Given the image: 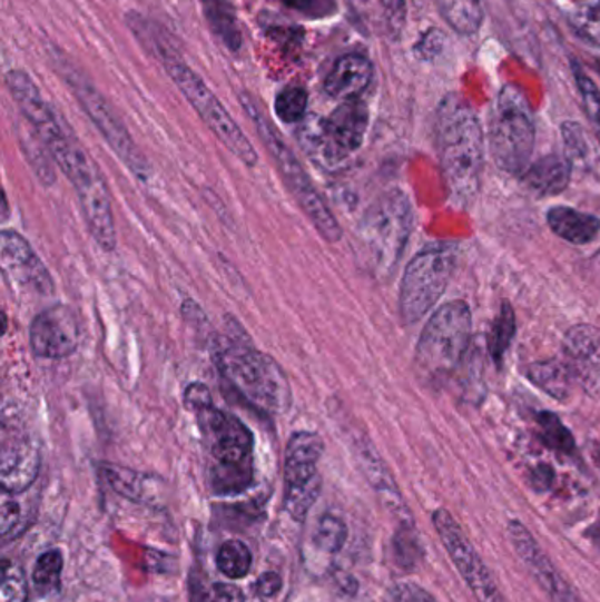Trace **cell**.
I'll list each match as a JSON object with an SVG mask.
<instances>
[{
  "mask_svg": "<svg viewBox=\"0 0 600 602\" xmlns=\"http://www.w3.org/2000/svg\"><path fill=\"white\" fill-rule=\"evenodd\" d=\"M166 69L185 98L189 99L194 110L198 111L203 122L210 127L212 132L232 150L233 156L238 157L248 168H254L259 160L256 148L248 141L244 131L236 126L232 115L227 114L226 108L215 98V93L206 87L205 81L196 77V72L180 60H166Z\"/></svg>",
  "mask_w": 600,
  "mask_h": 602,
  "instance_id": "10",
  "label": "cell"
},
{
  "mask_svg": "<svg viewBox=\"0 0 600 602\" xmlns=\"http://www.w3.org/2000/svg\"><path fill=\"white\" fill-rule=\"evenodd\" d=\"M525 186L538 196H557L571 181V165L560 156H548L527 169Z\"/></svg>",
  "mask_w": 600,
  "mask_h": 602,
  "instance_id": "24",
  "label": "cell"
},
{
  "mask_svg": "<svg viewBox=\"0 0 600 602\" xmlns=\"http://www.w3.org/2000/svg\"><path fill=\"white\" fill-rule=\"evenodd\" d=\"M0 268L17 292L32 296L53 293V278L47 266L39 259L32 245L13 229H4L0 235Z\"/></svg>",
  "mask_w": 600,
  "mask_h": 602,
  "instance_id": "15",
  "label": "cell"
},
{
  "mask_svg": "<svg viewBox=\"0 0 600 602\" xmlns=\"http://www.w3.org/2000/svg\"><path fill=\"white\" fill-rule=\"evenodd\" d=\"M439 540L451 556L458 573L462 574L479 602H508L496 585L495 578L478 555L471 540L447 510H436L432 516Z\"/></svg>",
  "mask_w": 600,
  "mask_h": 602,
  "instance_id": "13",
  "label": "cell"
},
{
  "mask_svg": "<svg viewBox=\"0 0 600 602\" xmlns=\"http://www.w3.org/2000/svg\"><path fill=\"white\" fill-rule=\"evenodd\" d=\"M347 541V525L338 516L324 514L315 531V546L326 553H338Z\"/></svg>",
  "mask_w": 600,
  "mask_h": 602,
  "instance_id": "33",
  "label": "cell"
},
{
  "mask_svg": "<svg viewBox=\"0 0 600 602\" xmlns=\"http://www.w3.org/2000/svg\"><path fill=\"white\" fill-rule=\"evenodd\" d=\"M472 337V314L465 302H451L433 314L421 333L416 371L430 386L444 383L465 358Z\"/></svg>",
  "mask_w": 600,
  "mask_h": 602,
  "instance_id": "5",
  "label": "cell"
},
{
  "mask_svg": "<svg viewBox=\"0 0 600 602\" xmlns=\"http://www.w3.org/2000/svg\"><path fill=\"white\" fill-rule=\"evenodd\" d=\"M63 561L60 552L42 553L36 562L35 571H32V582L39 592H51L59 589L60 574H62Z\"/></svg>",
  "mask_w": 600,
  "mask_h": 602,
  "instance_id": "34",
  "label": "cell"
},
{
  "mask_svg": "<svg viewBox=\"0 0 600 602\" xmlns=\"http://www.w3.org/2000/svg\"><path fill=\"white\" fill-rule=\"evenodd\" d=\"M201 602H245L244 594L235 585L215 583L201 598Z\"/></svg>",
  "mask_w": 600,
  "mask_h": 602,
  "instance_id": "42",
  "label": "cell"
},
{
  "mask_svg": "<svg viewBox=\"0 0 600 602\" xmlns=\"http://www.w3.org/2000/svg\"><path fill=\"white\" fill-rule=\"evenodd\" d=\"M442 17L460 34H474L483 21V8L479 0H436Z\"/></svg>",
  "mask_w": 600,
  "mask_h": 602,
  "instance_id": "27",
  "label": "cell"
},
{
  "mask_svg": "<svg viewBox=\"0 0 600 602\" xmlns=\"http://www.w3.org/2000/svg\"><path fill=\"white\" fill-rule=\"evenodd\" d=\"M360 460H362L363 471H365L366 477L370 483L377 490L384 504L390 507L393 513L399 514L403 522L412 525L411 513H409L407 505L403 502L402 495H400L399 486L391 477L390 471L382 462L381 456L377 455V451L370 446L368 441L360 443Z\"/></svg>",
  "mask_w": 600,
  "mask_h": 602,
  "instance_id": "22",
  "label": "cell"
},
{
  "mask_svg": "<svg viewBox=\"0 0 600 602\" xmlns=\"http://www.w3.org/2000/svg\"><path fill=\"white\" fill-rule=\"evenodd\" d=\"M184 402L198 422L210 456L212 492L226 497L247 492L254 483L253 432L238 417L215 407L205 384H190Z\"/></svg>",
  "mask_w": 600,
  "mask_h": 602,
  "instance_id": "1",
  "label": "cell"
},
{
  "mask_svg": "<svg viewBox=\"0 0 600 602\" xmlns=\"http://www.w3.org/2000/svg\"><path fill=\"white\" fill-rule=\"evenodd\" d=\"M217 368L227 388L259 414L277 416L291 404L289 381L281 365L250 344H226L217 353Z\"/></svg>",
  "mask_w": 600,
  "mask_h": 602,
  "instance_id": "3",
  "label": "cell"
},
{
  "mask_svg": "<svg viewBox=\"0 0 600 602\" xmlns=\"http://www.w3.org/2000/svg\"><path fill=\"white\" fill-rule=\"evenodd\" d=\"M21 520V505L14 499V493L2 492V501H0V534L4 541L11 540L18 535Z\"/></svg>",
  "mask_w": 600,
  "mask_h": 602,
  "instance_id": "37",
  "label": "cell"
},
{
  "mask_svg": "<svg viewBox=\"0 0 600 602\" xmlns=\"http://www.w3.org/2000/svg\"><path fill=\"white\" fill-rule=\"evenodd\" d=\"M508 534L518 556L551 602H583L520 520L509 522Z\"/></svg>",
  "mask_w": 600,
  "mask_h": 602,
  "instance_id": "19",
  "label": "cell"
},
{
  "mask_svg": "<svg viewBox=\"0 0 600 602\" xmlns=\"http://www.w3.org/2000/svg\"><path fill=\"white\" fill-rule=\"evenodd\" d=\"M41 468V453L29 432L9 426L2 428V447H0V485L2 492L23 493L35 485Z\"/></svg>",
  "mask_w": 600,
  "mask_h": 602,
  "instance_id": "18",
  "label": "cell"
},
{
  "mask_svg": "<svg viewBox=\"0 0 600 602\" xmlns=\"http://www.w3.org/2000/svg\"><path fill=\"white\" fill-rule=\"evenodd\" d=\"M571 23L584 41L600 47V8L578 9L572 14Z\"/></svg>",
  "mask_w": 600,
  "mask_h": 602,
  "instance_id": "38",
  "label": "cell"
},
{
  "mask_svg": "<svg viewBox=\"0 0 600 602\" xmlns=\"http://www.w3.org/2000/svg\"><path fill=\"white\" fill-rule=\"evenodd\" d=\"M308 93L303 87H286L275 99V114L282 122L296 124L307 114Z\"/></svg>",
  "mask_w": 600,
  "mask_h": 602,
  "instance_id": "32",
  "label": "cell"
},
{
  "mask_svg": "<svg viewBox=\"0 0 600 602\" xmlns=\"http://www.w3.org/2000/svg\"><path fill=\"white\" fill-rule=\"evenodd\" d=\"M256 586L260 598H273L281 592L282 578L277 573L260 574Z\"/></svg>",
  "mask_w": 600,
  "mask_h": 602,
  "instance_id": "43",
  "label": "cell"
},
{
  "mask_svg": "<svg viewBox=\"0 0 600 602\" xmlns=\"http://www.w3.org/2000/svg\"><path fill=\"white\" fill-rule=\"evenodd\" d=\"M282 4L311 18L332 17L336 11V0H281Z\"/></svg>",
  "mask_w": 600,
  "mask_h": 602,
  "instance_id": "39",
  "label": "cell"
},
{
  "mask_svg": "<svg viewBox=\"0 0 600 602\" xmlns=\"http://www.w3.org/2000/svg\"><path fill=\"white\" fill-rule=\"evenodd\" d=\"M458 261L454 244H433L421 250L405 268L400 289V317L414 325L444 295Z\"/></svg>",
  "mask_w": 600,
  "mask_h": 602,
  "instance_id": "9",
  "label": "cell"
},
{
  "mask_svg": "<svg viewBox=\"0 0 600 602\" xmlns=\"http://www.w3.org/2000/svg\"><path fill=\"white\" fill-rule=\"evenodd\" d=\"M517 335V316L511 305L505 302L500 308L495 323L491 326L490 337H488V351L496 365L502 363L512 338Z\"/></svg>",
  "mask_w": 600,
  "mask_h": 602,
  "instance_id": "29",
  "label": "cell"
},
{
  "mask_svg": "<svg viewBox=\"0 0 600 602\" xmlns=\"http://www.w3.org/2000/svg\"><path fill=\"white\" fill-rule=\"evenodd\" d=\"M101 474L118 495L130 499V501H141L145 493V483L147 477L141 476L138 472L130 468L120 467V465L105 464L101 465Z\"/></svg>",
  "mask_w": 600,
  "mask_h": 602,
  "instance_id": "30",
  "label": "cell"
},
{
  "mask_svg": "<svg viewBox=\"0 0 600 602\" xmlns=\"http://www.w3.org/2000/svg\"><path fill=\"white\" fill-rule=\"evenodd\" d=\"M69 81H71L69 85L75 90L76 98L83 106V110L87 111L90 120L96 124L97 129L105 136L111 150L117 154L118 159L122 160L124 165L130 169V174L138 177L139 180H148L151 175L150 165H148L144 154L139 152L122 120L111 110V106L87 81L78 80L75 77H71Z\"/></svg>",
  "mask_w": 600,
  "mask_h": 602,
  "instance_id": "14",
  "label": "cell"
},
{
  "mask_svg": "<svg viewBox=\"0 0 600 602\" xmlns=\"http://www.w3.org/2000/svg\"><path fill=\"white\" fill-rule=\"evenodd\" d=\"M6 83H8L9 92L17 101L21 114L29 120L36 135L53 157L57 150H62L68 145L71 135L63 131L59 117L51 110V106L42 99L41 92L27 72L14 71V69L9 71Z\"/></svg>",
  "mask_w": 600,
  "mask_h": 602,
  "instance_id": "16",
  "label": "cell"
},
{
  "mask_svg": "<svg viewBox=\"0 0 600 602\" xmlns=\"http://www.w3.org/2000/svg\"><path fill=\"white\" fill-rule=\"evenodd\" d=\"M239 102L244 106L245 114L253 120L256 126L257 135L263 139V144L272 154L278 171H281L282 180L286 184L293 198L298 203L303 214L307 215L308 220L314 224V228L319 231L324 240L329 244H336L342 238V228L335 215L327 207L323 196L317 193L307 171L303 168L302 162L296 159L293 150L287 147L286 141L281 138L277 129L273 127L268 118L265 117L256 99L250 93L244 92L239 96Z\"/></svg>",
  "mask_w": 600,
  "mask_h": 602,
  "instance_id": "4",
  "label": "cell"
},
{
  "mask_svg": "<svg viewBox=\"0 0 600 602\" xmlns=\"http://www.w3.org/2000/svg\"><path fill=\"white\" fill-rule=\"evenodd\" d=\"M535 422L541 430V437L545 446H550L551 450L559 451L563 455L576 453L574 437L557 414L542 411L535 416Z\"/></svg>",
  "mask_w": 600,
  "mask_h": 602,
  "instance_id": "31",
  "label": "cell"
},
{
  "mask_svg": "<svg viewBox=\"0 0 600 602\" xmlns=\"http://www.w3.org/2000/svg\"><path fill=\"white\" fill-rule=\"evenodd\" d=\"M436 150L451 196L460 205H471L481 186L484 135L471 106L447 96L436 110Z\"/></svg>",
  "mask_w": 600,
  "mask_h": 602,
  "instance_id": "2",
  "label": "cell"
},
{
  "mask_svg": "<svg viewBox=\"0 0 600 602\" xmlns=\"http://www.w3.org/2000/svg\"><path fill=\"white\" fill-rule=\"evenodd\" d=\"M80 320L69 305L45 308L30 326V347L38 358H69L80 346Z\"/></svg>",
  "mask_w": 600,
  "mask_h": 602,
  "instance_id": "17",
  "label": "cell"
},
{
  "mask_svg": "<svg viewBox=\"0 0 600 602\" xmlns=\"http://www.w3.org/2000/svg\"><path fill=\"white\" fill-rule=\"evenodd\" d=\"M374 77V68L368 59L362 56H344L336 60L332 72L324 81V90L333 99H357L365 92Z\"/></svg>",
  "mask_w": 600,
  "mask_h": 602,
  "instance_id": "21",
  "label": "cell"
},
{
  "mask_svg": "<svg viewBox=\"0 0 600 602\" xmlns=\"http://www.w3.org/2000/svg\"><path fill=\"white\" fill-rule=\"evenodd\" d=\"M29 585L20 565L2 561V582H0V602H27Z\"/></svg>",
  "mask_w": 600,
  "mask_h": 602,
  "instance_id": "35",
  "label": "cell"
},
{
  "mask_svg": "<svg viewBox=\"0 0 600 602\" xmlns=\"http://www.w3.org/2000/svg\"><path fill=\"white\" fill-rule=\"evenodd\" d=\"M205 17L212 30L229 50L236 51L242 47V32L236 20L232 0H201Z\"/></svg>",
  "mask_w": 600,
  "mask_h": 602,
  "instance_id": "26",
  "label": "cell"
},
{
  "mask_svg": "<svg viewBox=\"0 0 600 602\" xmlns=\"http://www.w3.org/2000/svg\"><path fill=\"white\" fill-rule=\"evenodd\" d=\"M324 453L323 438L314 432H298L289 438L284 456V507L291 519L305 522L323 490L317 464Z\"/></svg>",
  "mask_w": 600,
  "mask_h": 602,
  "instance_id": "11",
  "label": "cell"
},
{
  "mask_svg": "<svg viewBox=\"0 0 600 602\" xmlns=\"http://www.w3.org/2000/svg\"><path fill=\"white\" fill-rule=\"evenodd\" d=\"M535 145V124L525 96L514 85L500 90L491 115L490 150L496 166L520 175L529 166Z\"/></svg>",
  "mask_w": 600,
  "mask_h": 602,
  "instance_id": "7",
  "label": "cell"
},
{
  "mask_svg": "<svg viewBox=\"0 0 600 602\" xmlns=\"http://www.w3.org/2000/svg\"><path fill=\"white\" fill-rule=\"evenodd\" d=\"M563 347L567 365L576 379L590 395L600 396V329L590 325L574 326L567 333Z\"/></svg>",
  "mask_w": 600,
  "mask_h": 602,
  "instance_id": "20",
  "label": "cell"
},
{
  "mask_svg": "<svg viewBox=\"0 0 600 602\" xmlns=\"http://www.w3.org/2000/svg\"><path fill=\"white\" fill-rule=\"evenodd\" d=\"M396 602H439L429 590H424L423 586L416 585V583H400L395 586Z\"/></svg>",
  "mask_w": 600,
  "mask_h": 602,
  "instance_id": "41",
  "label": "cell"
},
{
  "mask_svg": "<svg viewBox=\"0 0 600 602\" xmlns=\"http://www.w3.org/2000/svg\"><path fill=\"white\" fill-rule=\"evenodd\" d=\"M414 226L411 201L402 190L381 196L363 215L357 238L366 265L375 275L386 277L395 270Z\"/></svg>",
  "mask_w": 600,
  "mask_h": 602,
  "instance_id": "6",
  "label": "cell"
},
{
  "mask_svg": "<svg viewBox=\"0 0 600 602\" xmlns=\"http://www.w3.org/2000/svg\"><path fill=\"white\" fill-rule=\"evenodd\" d=\"M217 568L224 576L232 578V580L245 578L253 568V553L244 541H226L218 550Z\"/></svg>",
  "mask_w": 600,
  "mask_h": 602,
  "instance_id": "28",
  "label": "cell"
},
{
  "mask_svg": "<svg viewBox=\"0 0 600 602\" xmlns=\"http://www.w3.org/2000/svg\"><path fill=\"white\" fill-rule=\"evenodd\" d=\"M527 377L539 389L553 396L557 401L565 402L572 393V379H576L571 367L559 359L535 362L527 368Z\"/></svg>",
  "mask_w": 600,
  "mask_h": 602,
  "instance_id": "25",
  "label": "cell"
},
{
  "mask_svg": "<svg viewBox=\"0 0 600 602\" xmlns=\"http://www.w3.org/2000/svg\"><path fill=\"white\" fill-rule=\"evenodd\" d=\"M563 139H565L567 152L571 159L583 160L588 154L587 141L583 131L578 124H565L563 126Z\"/></svg>",
  "mask_w": 600,
  "mask_h": 602,
  "instance_id": "40",
  "label": "cell"
},
{
  "mask_svg": "<svg viewBox=\"0 0 600 602\" xmlns=\"http://www.w3.org/2000/svg\"><path fill=\"white\" fill-rule=\"evenodd\" d=\"M576 81H578V87H580L581 98H583L584 110H587L588 120L592 124L593 129H596L597 138L600 141V92L597 89L596 83H593L590 78L581 72L580 69H576Z\"/></svg>",
  "mask_w": 600,
  "mask_h": 602,
  "instance_id": "36",
  "label": "cell"
},
{
  "mask_svg": "<svg viewBox=\"0 0 600 602\" xmlns=\"http://www.w3.org/2000/svg\"><path fill=\"white\" fill-rule=\"evenodd\" d=\"M551 231L569 244L584 245L596 240L600 231V220L593 215L574 208L554 207L548 211Z\"/></svg>",
  "mask_w": 600,
  "mask_h": 602,
  "instance_id": "23",
  "label": "cell"
},
{
  "mask_svg": "<svg viewBox=\"0 0 600 602\" xmlns=\"http://www.w3.org/2000/svg\"><path fill=\"white\" fill-rule=\"evenodd\" d=\"M57 165L75 187L85 223L89 226L94 240L102 250L111 253L117 247V231H115L111 196H109L101 169L97 168L92 157L85 152L76 139L66 154L57 160Z\"/></svg>",
  "mask_w": 600,
  "mask_h": 602,
  "instance_id": "8",
  "label": "cell"
},
{
  "mask_svg": "<svg viewBox=\"0 0 600 602\" xmlns=\"http://www.w3.org/2000/svg\"><path fill=\"white\" fill-rule=\"evenodd\" d=\"M368 127V110L365 102L351 99L338 106L323 120L303 127V138L312 152L326 165H341L362 147Z\"/></svg>",
  "mask_w": 600,
  "mask_h": 602,
  "instance_id": "12",
  "label": "cell"
}]
</instances>
